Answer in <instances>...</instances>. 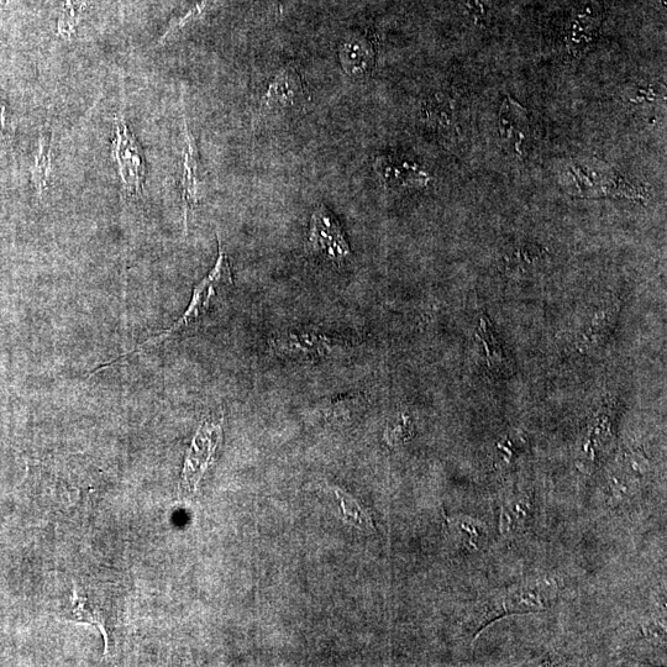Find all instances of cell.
Masks as SVG:
<instances>
[{"mask_svg":"<svg viewBox=\"0 0 667 667\" xmlns=\"http://www.w3.org/2000/svg\"><path fill=\"white\" fill-rule=\"evenodd\" d=\"M378 178L387 189L423 187L427 185V173L419 170L416 165L408 164L391 156H380L375 161Z\"/></svg>","mask_w":667,"mask_h":667,"instance_id":"8","label":"cell"},{"mask_svg":"<svg viewBox=\"0 0 667 667\" xmlns=\"http://www.w3.org/2000/svg\"><path fill=\"white\" fill-rule=\"evenodd\" d=\"M5 130H7V107L0 97V134L4 135Z\"/></svg>","mask_w":667,"mask_h":667,"instance_id":"20","label":"cell"},{"mask_svg":"<svg viewBox=\"0 0 667 667\" xmlns=\"http://www.w3.org/2000/svg\"><path fill=\"white\" fill-rule=\"evenodd\" d=\"M260 104L262 115L297 113L306 108L307 92L296 66L290 63L277 73Z\"/></svg>","mask_w":667,"mask_h":667,"instance_id":"6","label":"cell"},{"mask_svg":"<svg viewBox=\"0 0 667 667\" xmlns=\"http://www.w3.org/2000/svg\"><path fill=\"white\" fill-rule=\"evenodd\" d=\"M52 160V136L47 130H42L39 139L38 152L35 155L33 167V181L39 196L45 193L49 183Z\"/></svg>","mask_w":667,"mask_h":667,"instance_id":"12","label":"cell"},{"mask_svg":"<svg viewBox=\"0 0 667 667\" xmlns=\"http://www.w3.org/2000/svg\"><path fill=\"white\" fill-rule=\"evenodd\" d=\"M72 602H73L72 621L81 622L84 624H91V626H96L99 629V632L103 634L105 640V650H107L108 634L107 630H105L102 613L97 612L96 609L89 606L86 597H81L80 595H78L76 586H73Z\"/></svg>","mask_w":667,"mask_h":667,"instance_id":"13","label":"cell"},{"mask_svg":"<svg viewBox=\"0 0 667 667\" xmlns=\"http://www.w3.org/2000/svg\"><path fill=\"white\" fill-rule=\"evenodd\" d=\"M218 243V260L215 262L213 270L208 273V276L203 278L196 288H194L192 301L189 303L185 314H183L170 329L145 341V343L140 344L138 348L131 350L130 353L114 357V359L107 362V364H103L99 366L98 369L94 370L93 374H98V372L114 366L119 361L128 360L129 357L133 355L144 354L145 351L159 348V346L164 344L166 340L185 332V330L199 323V320H201L204 315L208 313L210 307H212L213 299L217 297L220 288L233 285V275H231L229 256L224 249L222 239H220L219 235Z\"/></svg>","mask_w":667,"mask_h":667,"instance_id":"1","label":"cell"},{"mask_svg":"<svg viewBox=\"0 0 667 667\" xmlns=\"http://www.w3.org/2000/svg\"><path fill=\"white\" fill-rule=\"evenodd\" d=\"M466 5L476 24L486 23L487 0H467Z\"/></svg>","mask_w":667,"mask_h":667,"instance_id":"19","label":"cell"},{"mask_svg":"<svg viewBox=\"0 0 667 667\" xmlns=\"http://www.w3.org/2000/svg\"><path fill=\"white\" fill-rule=\"evenodd\" d=\"M113 156L117 161L125 192L131 196H140L145 183V160L122 115L115 119Z\"/></svg>","mask_w":667,"mask_h":667,"instance_id":"4","label":"cell"},{"mask_svg":"<svg viewBox=\"0 0 667 667\" xmlns=\"http://www.w3.org/2000/svg\"><path fill=\"white\" fill-rule=\"evenodd\" d=\"M340 59L351 76L362 77L369 73L374 63V50L367 40L353 39L341 47Z\"/></svg>","mask_w":667,"mask_h":667,"instance_id":"10","label":"cell"},{"mask_svg":"<svg viewBox=\"0 0 667 667\" xmlns=\"http://www.w3.org/2000/svg\"><path fill=\"white\" fill-rule=\"evenodd\" d=\"M270 348L276 355L288 359L315 361L333 357L340 345L332 336L317 329H292L273 335Z\"/></svg>","mask_w":667,"mask_h":667,"instance_id":"3","label":"cell"},{"mask_svg":"<svg viewBox=\"0 0 667 667\" xmlns=\"http://www.w3.org/2000/svg\"><path fill=\"white\" fill-rule=\"evenodd\" d=\"M411 434L412 425L408 422L407 418L403 417L393 427L388 428L386 439L388 443L395 444L397 441L406 440L408 437H411Z\"/></svg>","mask_w":667,"mask_h":667,"instance_id":"18","label":"cell"},{"mask_svg":"<svg viewBox=\"0 0 667 667\" xmlns=\"http://www.w3.org/2000/svg\"><path fill=\"white\" fill-rule=\"evenodd\" d=\"M479 336L482 340L483 346H485L488 365L503 366V362L506 361V357L503 356L501 345L498 343L497 336L493 334L490 320H488L486 317L481 318Z\"/></svg>","mask_w":667,"mask_h":667,"instance_id":"15","label":"cell"},{"mask_svg":"<svg viewBox=\"0 0 667 667\" xmlns=\"http://www.w3.org/2000/svg\"><path fill=\"white\" fill-rule=\"evenodd\" d=\"M338 497L345 516L350 518L355 525H361V527L372 525L371 518L369 514L366 513L365 508L360 507V504L357 503L353 497L341 492H338Z\"/></svg>","mask_w":667,"mask_h":667,"instance_id":"17","label":"cell"},{"mask_svg":"<svg viewBox=\"0 0 667 667\" xmlns=\"http://www.w3.org/2000/svg\"><path fill=\"white\" fill-rule=\"evenodd\" d=\"M84 4L86 0H66L63 4L59 21H57V35L61 39L71 40L76 35Z\"/></svg>","mask_w":667,"mask_h":667,"instance_id":"14","label":"cell"},{"mask_svg":"<svg viewBox=\"0 0 667 667\" xmlns=\"http://www.w3.org/2000/svg\"><path fill=\"white\" fill-rule=\"evenodd\" d=\"M223 419L204 420L192 440L191 449L188 450L185 467L182 472L181 487L187 491H196L199 481L204 472L212 464L215 451H217L223 437Z\"/></svg>","mask_w":667,"mask_h":667,"instance_id":"5","label":"cell"},{"mask_svg":"<svg viewBox=\"0 0 667 667\" xmlns=\"http://www.w3.org/2000/svg\"><path fill=\"white\" fill-rule=\"evenodd\" d=\"M598 24H600V15L593 18L588 17L584 10L577 14V18L572 21L566 39L567 50H569L571 56L581 57L585 54V51L596 38Z\"/></svg>","mask_w":667,"mask_h":667,"instance_id":"11","label":"cell"},{"mask_svg":"<svg viewBox=\"0 0 667 667\" xmlns=\"http://www.w3.org/2000/svg\"><path fill=\"white\" fill-rule=\"evenodd\" d=\"M212 3H214V0H203V2L194 5V7L185 15H183V17L173 20L171 25L168 26V29L165 31V34L162 35L159 42H157V45H164L165 42L171 38V36L175 35L183 28H186V26L189 23H192V21L201 17V15L206 12V10L209 8V5H212Z\"/></svg>","mask_w":667,"mask_h":667,"instance_id":"16","label":"cell"},{"mask_svg":"<svg viewBox=\"0 0 667 667\" xmlns=\"http://www.w3.org/2000/svg\"><path fill=\"white\" fill-rule=\"evenodd\" d=\"M308 250L336 267H343L353 255L343 227L325 206H319L313 212Z\"/></svg>","mask_w":667,"mask_h":667,"instance_id":"2","label":"cell"},{"mask_svg":"<svg viewBox=\"0 0 667 667\" xmlns=\"http://www.w3.org/2000/svg\"><path fill=\"white\" fill-rule=\"evenodd\" d=\"M529 135L528 115L521 104L507 99L500 112V136L502 144L513 155L523 157Z\"/></svg>","mask_w":667,"mask_h":667,"instance_id":"7","label":"cell"},{"mask_svg":"<svg viewBox=\"0 0 667 667\" xmlns=\"http://www.w3.org/2000/svg\"><path fill=\"white\" fill-rule=\"evenodd\" d=\"M183 128H185V134H183L185 135V154H183L182 201L187 231L189 214L196 209L198 204V151L186 119L183 122Z\"/></svg>","mask_w":667,"mask_h":667,"instance_id":"9","label":"cell"}]
</instances>
